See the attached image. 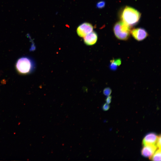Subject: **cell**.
I'll return each mask as SVG.
<instances>
[{
    "mask_svg": "<svg viewBox=\"0 0 161 161\" xmlns=\"http://www.w3.org/2000/svg\"><path fill=\"white\" fill-rule=\"evenodd\" d=\"M15 68L19 74L25 75L32 73L35 68L34 60L30 57L24 56L21 57L17 60Z\"/></svg>",
    "mask_w": 161,
    "mask_h": 161,
    "instance_id": "6da1fadb",
    "label": "cell"
},
{
    "mask_svg": "<svg viewBox=\"0 0 161 161\" xmlns=\"http://www.w3.org/2000/svg\"><path fill=\"white\" fill-rule=\"evenodd\" d=\"M141 15L140 12L136 9L127 6L122 10L120 18L121 21L131 27L139 22Z\"/></svg>",
    "mask_w": 161,
    "mask_h": 161,
    "instance_id": "7a4b0ae2",
    "label": "cell"
},
{
    "mask_svg": "<svg viewBox=\"0 0 161 161\" xmlns=\"http://www.w3.org/2000/svg\"><path fill=\"white\" fill-rule=\"evenodd\" d=\"M130 27L122 21L116 23L113 27V31L116 37L122 40L128 39L130 34Z\"/></svg>",
    "mask_w": 161,
    "mask_h": 161,
    "instance_id": "3957f363",
    "label": "cell"
},
{
    "mask_svg": "<svg viewBox=\"0 0 161 161\" xmlns=\"http://www.w3.org/2000/svg\"><path fill=\"white\" fill-rule=\"evenodd\" d=\"M93 26L91 24L88 22H84L78 27L76 32L79 36L84 37L93 31Z\"/></svg>",
    "mask_w": 161,
    "mask_h": 161,
    "instance_id": "277c9868",
    "label": "cell"
},
{
    "mask_svg": "<svg viewBox=\"0 0 161 161\" xmlns=\"http://www.w3.org/2000/svg\"><path fill=\"white\" fill-rule=\"evenodd\" d=\"M130 34L133 37L138 41H143L148 35L146 31L143 28H134L131 31Z\"/></svg>",
    "mask_w": 161,
    "mask_h": 161,
    "instance_id": "5b68a950",
    "label": "cell"
},
{
    "mask_svg": "<svg viewBox=\"0 0 161 161\" xmlns=\"http://www.w3.org/2000/svg\"><path fill=\"white\" fill-rule=\"evenodd\" d=\"M157 147L156 145H144L141 151L142 155L146 157H149L152 156L157 150Z\"/></svg>",
    "mask_w": 161,
    "mask_h": 161,
    "instance_id": "8992f818",
    "label": "cell"
},
{
    "mask_svg": "<svg viewBox=\"0 0 161 161\" xmlns=\"http://www.w3.org/2000/svg\"><path fill=\"white\" fill-rule=\"evenodd\" d=\"M97 39V34L95 32L93 31L84 37L83 41L86 45L91 46L96 43Z\"/></svg>",
    "mask_w": 161,
    "mask_h": 161,
    "instance_id": "52a82bcc",
    "label": "cell"
},
{
    "mask_svg": "<svg viewBox=\"0 0 161 161\" xmlns=\"http://www.w3.org/2000/svg\"><path fill=\"white\" fill-rule=\"evenodd\" d=\"M158 136L154 133L147 134L144 138L142 144L144 145H156Z\"/></svg>",
    "mask_w": 161,
    "mask_h": 161,
    "instance_id": "ba28073f",
    "label": "cell"
},
{
    "mask_svg": "<svg viewBox=\"0 0 161 161\" xmlns=\"http://www.w3.org/2000/svg\"><path fill=\"white\" fill-rule=\"evenodd\" d=\"M121 63V61L120 58L113 59L110 61L109 68L112 70H116Z\"/></svg>",
    "mask_w": 161,
    "mask_h": 161,
    "instance_id": "9c48e42d",
    "label": "cell"
},
{
    "mask_svg": "<svg viewBox=\"0 0 161 161\" xmlns=\"http://www.w3.org/2000/svg\"><path fill=\"white\" fill-rule=\"evenodd\" d=\"M161 155V149L158 148L150 159L152 161H160Z\"/></svg>",
    "mask_w": 161,
    "mask_h": 161,
    "instance_id": "30bf717a",
    "label": "cell"
},
{
    "mask_svg": "<svg viewBox=\"0 0 161 161\" xmlns=\"http://www.w3.org/2000/svg\"><path fill=\"white\" fill-rule=\"evenodd\" d=\"M106 3L104 1H101L97 2L96 4V7L98 9H102L104 7Z\"/></svg>",
    "mask_w": 161,
    "mask_h": 161,
    "instance_id": "8fae6325",
    "label": "cell"
},
{
    "mask_svg": "<svg viewBox=\"0 0 161 161\" xmlns=\"http://www.w3.org/2000/svg\"><path fill=\"white\" fill-rule=\"evenodd\" d=\"M112 92V89L109 87L105 88L103 90L104 95L107 96L110 95Z\"/></svg>",
    "mask_w": 161,
    "mask_h": 161,
    "instance_id": "7c38bea8",
    "label": "cell"
},
{
    "mask_svg": "<svg viewBox=\"0 0 161 161\" xmlns=\"http://www.w3.org/2000/svg\"><path fill=\"white\" fill-rule=\"evenodd\" d=\"M161 136L160 135L158 136L157 139L156 143V145L158 148L161 149Z\"/></svg>",
    "mask_w": 161,
    "mask_h": 161,
    "instance_id": "4fadbf2b",
    "label": "cell"
},
{
    "mask_svg": "<svg viewBox=\"0 0 161 161\" xmlns=\"http://www.w3.org/2000/svg\"><path fill=\"white\" fill-rule=\"evenodd\" d=\"M110 106L109 104L106 103L102 106V109L104 111L108 110L110 108Z\"/></svg>",
    "mask_w": 161,
    "mask_h": 161,
    "instance_id": "5bb4252c",
    "label": "cell"
},
{
    "mask_svg": "<svg viewBox=\"0 0 161 161\" xmlns=\"http://www.w3.org/2000/svg\"><path fill=\"white\" fill-rule=\"evenodd\" d=\"M112 98V96L110 95L108 96L106 99V103L109 104L111 102Z\"/></svg>",
    "mask_w": 161,
    "mask_h": 161,
    "instance_id": "9a60e30c",
    "label": "cell"
}]
</instances>
